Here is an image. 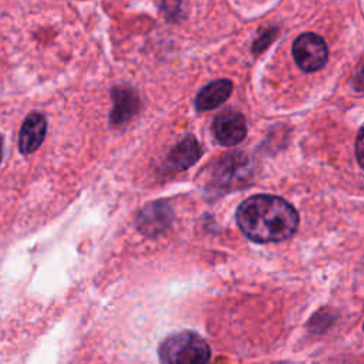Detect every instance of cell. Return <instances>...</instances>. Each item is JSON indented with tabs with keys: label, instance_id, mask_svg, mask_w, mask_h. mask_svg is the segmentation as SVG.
I'll return each instance as SVG.
<instances>
[{
	"label": "cell",
	"instance_id": "obj_6",
	"mask_svg": "<svg viewBox=\"0 0 364 364\" xmlns=\"http://www.w3.org/2000/svg\"><path fill=\"white\" fill-rule=\"evenodd\" d=\"M172 220V209L164 200H156L145 206L136 219L138 229L145 235H158L165 230Z\"/></svg>",
	"mask_w": 364,
	"mask_h": 364
},
{
	"label": "cell",
	"instance_id": "obj_12",
	"mask_svg": "<svg viewBox=\"0 0 364 364\" xmlns=\"http://www.w3.org/2000/svg\"><path fill=\"white\" fill-rule=\"evenodd\" d=\"M355 156L360 166L364 169V125L360 128L355 139Z\"/></svg>",
	"mask_w": 364,
	"mask_h": 364
},
{
	"label": "cell",
	"instance_id": "obj_4",
	"mask_svg": "<svg viewBox=\"0 0 364 364\" xmlns=\"http://www.w3.org/2000/svg\"><path fill=\"white\" fill-rule=\"evenodd\" d=\"M293 55L303 71L313 73L327 63L328 50L320 36L314 33H304L296 38L293 44Z\"/></svg>",
	"mask_w": 364,
	"mask_h": 364
},
{
	"label": "cell",
	"instance_id": "obj_11",
	"mask_svg": "<svg viewBox=\"0 0 364 364\" xmlns=\"http://www.w3.org/2000/svg\"><path fill=\"white\" fill-rule=\"evenodd\" d=\"M331 320H330V314L328 313H324V311H317L311 320H310V328L316 333H320L323 330H326L328 326H330Z\"/></svg>",
	"mask_w": 364,
	"mask_h": 364
},
{
	"label": "cell",
	"instance_id": "obj_13",
	"mask_svg": "<svg viewBox=\"0 0 364 364\" xmlns=\"http://www.w3.org/2000/svg\"><path fill=\"white\" fill-rule=\"evenodd\" d=\"M273 37H274V30H269V31L263 33L262 36H259V38L255 41V47H253L255 53H257V51L263 50L266 46H269V43L272 41Z\"/></svg>",
	"mask_w": 364,
	"mask_h": 364
},
{
	"label": "cell",
	"instance_id": "obj_5",
	"mask_svg": "<svg viewBox=\"0 0 364 364\" xmlns=\"http://www.w3.org/2000/svg\"><path fill=\"white\" fill-rule=\"evenodd\" d=\"M212 129L218 142L225 146L237 145L245 139L247 132L245 117L233 109L220 112L215 118Z\"/></svg>",
	"mask_w": 364,
	"mask_h": 364
},
{
	"label": "cell",
	"instance_id": "obj_10",
	"mask_svg": "<svg viewBox=\"0 0 364 364\" xmlns=\"http://www.w3.org/2000/svg\"><path fill=\"white\" fill-rule=\"evenodd\" d=\"M200 155L202 148L199 142L193 136H186L171 151L168 162L173 169L182 171L192 166L200 158Z\"/></svg>",
	"mask_w": 364,
	"mask_h": 364
},
{
	"label": "cell",
	"instance_id": "obj_9",
	"mask_svg": "<svg viewBox=\"0 0 364 364\" xmlns=\"http://www.w3.org/2000/svg\"><path fill=\"white\" fill-rule=\"evenodd\" d=\"M232 82L229 80H216L203 87L196 95L195 104L199 111H208L225 102L232 92Z\"/></svg>",
	"mask_w": 364,
	"mask_h": 364
},
{
	"label": "cell",
	"instance_id": "obj_15",
	"mask_svg": "<svg viewBox=\"0 0 364 364\" xmlns=\"http://www.w3.org/2000/svg\"><path fill=\"white\" fill-rule=\"evenodd\" d=\"M354 87L357 88V90H361V91H364V64L358 68V71L355 73V75H354Z\"/></svg>",
	"mask_w": 364,
	"mask_h": 364
},
{
	"label": "cell",
	"instance_id": "obj_16",
	"mask_svg": "<svg viewBox=\"0 0 364 364\" xmlns=\"http://www.w3.org/2000/svg\"><path fill=\"white\" fill-rule=\"evenodd\" d=\"M1 158H3V139L0 136V161H1Z\"/></svg>",
	"mask_w": 364,
	"mask_h": 364
},
{
	"label": "cell",
	"instance_id": "obj_3",
	"mask_svg": "<svg viewBox=\"0 0 364 364\" xmlns=\"http://www.w3.org/2000/svg\"><path fill=\"white\" fill-rule=\"evenodd\" d=\"M249 179L250 162L247 156L242 152H232L213 164L208 178V186L218 193H225L232 189H240Z\"/></svg>",
	"mask_w": 364,
	"mask_h": 364
},
{
	"label": "cell",
	"instance_id": "obj_1",
	"mask_svg": "<svg viewBox=\"0 0 364 364\" xmlns=\"http://www.w3.org/2000/svg\"><path fill=\"white\" fill-rule=\"evenodd\" d=\"M242 233L256 243L282 242L293 236L299 226V213L286 199L274 195H253L236 210Z\"/></svg>",
	"mask_w": 364,
	"mask_h": 364
},
{
	"label": "cell",
	"instance_id": "obj_7",
	"mask_svg": "<svg viewBox=\"0 0 364 364\" xmlns=\"http://www.w3.org/2000/svg\"><path fill=\"white\" fill-rule=\"evenodd\" d=\"M46 131H47V121L44 115L38 112L30 114L24 119L20 129V135H18V148L21 154L34 152L44 141Z\"/></svg>",
	"mask_w": 364,
	"mask_h": 364
},
{
	"label": "cell",
	"instance_id": "obj_17",
	"mask_svg": "<svg viewBox=\"0 0 364 364\" xmlns=\"http://www.w3.org/2000/svg\"><path fill=\"white\" fill-rule=\"evenodd\" d=\"M363 328H364V324H363Z\"/></svg>",
	"mask_w": 364,
	"mask_h": 364
},
{
	"label": "cell",
	"instance_id": "obj_14",
	"mask_svg": "<svg viewBox=\"0 0 364 364\" xmlns=\"http://www.w3.org/2000/svg\"><path fill=\"white\" fill-rule=\"evenodd\" d=\"M182 0H165L164 1V9L165 13L168 14V17H176V14L179 13V6H181Z\"/></svg>",
	"mask_w": 364,
	"mask_h": 364
},
{
	"label": "cell",
	"instance_id": "obj_2",
	"mask_svg": "<svg viewBox=\"0 0 364 364\" xmlns=\"http://www.w3.org/2000/svg\"><path fill=\"white\" fill-rule=\"evenodd\" d=\"M161 364H208V343L193 331H182L165 338L159 347Z\"/></svg>",
	"mask_w": 364,
	"mask_h": 364
},
{
	"label": "cell",
	"instance_id": "obj_8",
	"mask_svg": "<svg viewBox=\"0 0 364 364\" xmlns=\"http://www.w3.org/2000/svg\"><path fill=\"white\" fill-rule=\"evenodd\" d=\"M114 107L111 111V124L122 125L129 121L139 108V98L129 87H117L112 90Z\"/></svg>",
	"mask_w": 364,
	"mask_h": 364
}]
</instances>
